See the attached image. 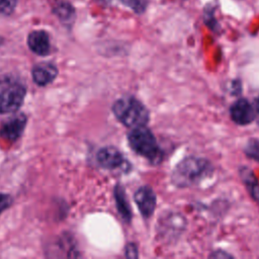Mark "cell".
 <instances>
[{
	"mask_svg": "<svg viewBox=\"0 0 259 259\" xmlns=\"http://www.w3.org/2000/svg\"><path fill=\"white\" fill-rule=\"evenodd\" d=\"M213 172L209 161L198 157H188L180 161L171 174L172 183L180 188L197 185Z\"/></svg>",
	"mask_w": 259,
	"mask_h": 259,
	"instance_id": "6da1fadb",
	"label": "cell"
},
{
	"mask_svg": "<svg viewBox=\"0 0 259 259\" xmlns=\"http://www.w3.org/2000/svg\"><path fill=\"white\" fill-rule=\"evenodd\" d=\"M115 117L125 126L134 128L146 126L149 121V111L146 106L135 97H121L112 106Z\"/></svg>",
	"mask_w": 259,
	"mask_h": 259,
	"instance_id": "7a4b0ae2",
	"label": "cell"
},
{
	"mask_svg": "<svg viewBox=\"0 0 259 259\" xmlns=\"http://www.w3.org/2000/svg\"><path fill=\"white\" fill-rule=\"evenodd\" d=\"M131 148L140 156L153 164H158L163 158V152L160 149L152 132L145 126L132 128L127 136Z\"/></svg>",
	"mask_w": 259,
	"mask_h": 259,
	"instance_id": "3957f363",
	"label": "cell"
},
{
	"mask_svg": "<svg viewBox=\"0 0 259 259\" xmlns=\"http://www.w3.org/2000/svg\"><path fill=\"white\" fill-rule=\"evenodd\" d=\"M24 86L11 78L0 79V113L16 111L23 102Z\"/></svg>",
	"mask_w": 259,
	"mask_h": 259,
	"instance_id": "277c9868",
	"label": "cell"
},
{
	"mask_svg": "<svg viewBox=\"0 0 259 259\" xmlns=\"http://www.w3.org/2000/svg\"><path fill=\"white\" fill-rule=\"evenodd\" d=\"M185 219L179 213H166L159 223V234L164 238L178 237L185 228Z\"/></svg>",
	"mask_w": 259,
	"mask_h": 259,
	"instance_id": "5b68a950",
	"label": "cell"
},
{
	"mask_svg": "<svg viewBox=\"0 0 259 259\" xmlns=\"http://www.w3.org/2000/svg\"><path fill=\"white\" fill-rule=\"evenodd\" d=\"M230 113L232 120L239 125L249 124L256 117L255 108L248 100L244 98L238 99L232 104L230 108Z\"/></svg>",
	"mask_w": 259,
	"mask_h": 259,
	"instance_id": "8992f818",
	"label": "cell"
},
{
	"mask_svg": "<svg viewBox=\"0 0 259 259\" xmlns=\"http://www.w3.org/2000/svg\"><path fill=\"white\" fill-rule=\"evenodd\" d=\"M136 204L145 219L150 218L156 208V194L150 186H141L135 193Z\"/></svg>",
	"mask_w": 259,
	"mask_h": 259,
	"instance_id": "52a82bcc",
	"label": "cell"
},
{
	"mask_svg": "<svg viewBox=\"0 0 259 259\" xmlns=\"http://www.w3.org/2000/svg\"><path fill=\"white\" fill-rule=\"evenodd\" d=\"M96 158L101 167L109 170L123 168L127 164L122 154L114 147H104L100 149Z\"/></svg>",
	"mask_w": 259,
	"mask_h": 259,
	"instance_id": "ba28073f",
	"label": "cell"
},
{
	"mask_svg": "<svg viewBox=\"0 0 259 259\" xmlns=\"http://www.w3.org/2000/svg\"><path fill=\"white\" fill-rule=\"evenodd\" d=\"M25 116L24 115H16L7 120L0 130V136L3 139H6L10 142L17 140L25 126Z\"/></svg>",
	"mask_w": 259,
	"mask_h": 259,
	"instance_id": "9c48e42d",
	"label": "cell"
},
{
	"mask_svg": "<svg viewBox=\"0 0 259 259\" xmlns=\"http://www.w3.org/2000/svg\"><path fill=\"white\" fill-rule=\"evenodd\" d=\"M29 49L40 56L48 55L50 52V39L48 34L42 30L32 31L27 39Z\"/></svg>",
	"mask_w": 259,
	"mask_h": 259,
	"instance_id": "30bf717a",
	"label": "cell"
},
{
	"mask_svg": "<svg viewBox=\"0 0 259 259\" xmlns=\"http://www.w3.org/2000/svg\"><path fill=\"white\" fill-rule=\"evenodd\" d=\"M58 70L52 64H39L32 69V78L38 85H47L57 76Z\"/></svg>",
	"mask_w": 259,
	"mask_h": 259,
	"instance_id": "8fae6325",
	"label": "cell"
},
{
	"mask_svg": "<svg viewBox=\"0 0 259 259\" xmlns=\"http://www.w3.org/2000/svg\"><path fill=\"white\" fill-rule=\"evenodd\" d=\"M239 174L252 198L259 203V181L252 170L248 167H241Z\"/></svg>",
	"mask_w": 259,
	"mask_h": 259,
	"instance_id": "7c38bea8",
	"label": "cell"
},
{
	"mask_svg": "<svg viewBox=\"0 0 259 259\" xmlns=\"http://www.w3.org/2000/svg\"><path fill=\"white\" fill-rule=\"evenodd\" d=\"M114 198L116 202V207L119 214L126 222H131L132 220V210L128 204V201L125 196V191L120 184H116L114 188Z\"/></svg>",
	"mask_w": 259,
	"mask_h": 259,
	"instance_id": "4fadbf2b",
	"label": "cell"
},
{
	"mask_svg": "<svg viewBox=\"0 0 259 259\" xmlns=\"http://www.w3.org/2000/svg\"><path fill=\"white\" fill-rule=\"evenodd\" d=\"M55 11H56V14L59 16V18L65 22L72 21L74 17V9L69 3H66V2L58 3V5H56Z\"/></svg>",
	"mask_w": 259,
	"mask_h": 259,
	"instance_id": "5bb4252c",
	"label": "cell"
},
{
	"mask_svg": "<svg viewBox=\"0 0 259 259\" xmlns=\"http://www.w3.org/2000/svg\"><path fill=\"white\" fill-rule=\"evenodd\" d=\"M246 156L249 158L259 162V140L258 139H250L245 148H244Z\"/></svg>",
	"mask_w": 259,
	"mask_h": 259,
	"instance_id": "9a60e30c",
	"label": "cell"
},
{
	"mask_svg": "<svg viewBox=\"0 0 259 259\" xmlns=\"http://www.w3.org/2000/svg\"><path fill=\"white\" fill-rule=\"evenodd\" d=\"M136 13H143L147 7V0H120Z\"/></svg>",
	"mask_w": 259,
	"mask_h": 259,
	"instance_id": "2e32d148",
	"label": "cell"
},
{
	"mask_svg": "<svg viewBox=\"0 0 259 259\" xmlns=\"http://www.w3.org/2000/svg\"><path fill=\"white\" fill-rule=\"evenodd\" d=\"M16 6V0H0V14H10Z\"/></svg>",
	"mask_w": 259,
	"mask_h": 259,
	"instance_id": "e0dca14e",
	"label": "cell"
},
{
	"mask_svg": "<svg viewBox=\"0 0 259 259\" xmlns=\"http://www.w3.org/2000/svg\"><path fill=\"white\" fill-rule=\"evenodd\" d=\"M125 256L127 258H137L138 257V249L134 243H128L125 246Z\"/></svg>",
	"mask_w": 259,
	"mask_h": 259,
	"instance_id": "ac0fdd59",
	"label": "cell"
},
{
	"mask_svg": "<svg viewBox=\"0 0 259 259\" xmlns=\"http://www.w3.org/2000/svg\"><path fill=\"white\" fill-rule=\"evenodd\" d=\"M10 202H11V198L9 195L2 194V193L0 194V213L9 206Z\"/></svg>",
	"mask_w": 259,
	"mask_h": 259,
	"instance_id": "d6986e66",
	"label": "cell"
},
{
	"mask_svg": "<svg viewBox=\"0 0 259 259\" xmlns=\"http://www.w3.org/2000/svg\"><path fill=\"white\" fill-rule=\"evenodd\" d=\"M210 257H232V256L230 254L226 253V252H221L220 251V253H218V251H215L210 255Z\"/></svg>",
	"mask_w": 259,
	"mask_h": 259,
	"instance_id": "ffe728a7",
	"label": "cell"
},
{
	"mask_svg": "<svg viewBox=\"0 0 259 259\" xmlns=\"http://www.w3.org/2000/svg\"><path fill=\"white\" fill-rule=\"evenodd\" d=\"M255 111H256V116H258V119H259V97L256 101V105H255Z\"/></svg>",
	"mask_w": 259,
	"mask_h": 259,
	"instance_id": "44dd1931",
	"label": "cell"
}]
</instances>
